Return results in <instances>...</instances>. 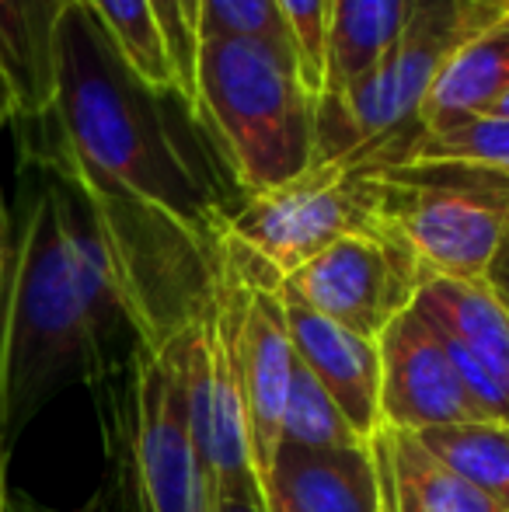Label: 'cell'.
<instances>
[{
    "mask_svg": "<svg viewBox=\"0 0 509 512\" xmlns=\"http://www.w3.org/2000/svg\"><path fill=\"white\" fill-rule=\"evenodd\" d=\"M56 150L102 189L157 209L213 244L241 203L196 108L136 74L88 4H74L56 39Z\"/></svg>",
    "mask_w": 509,
    "mask_h": 512,
    "instance_id": "obj_1",
    "label": "cell"
},
{
    "mask_svg": "<svg viewBox=\"0 0 509 512\" xmlns=\"http://www.w3.org/2000/svg\"><path fill=\"white\" fill-rule=\"evenodd\" d=\"M21 234L14 241L11 276L0 307V446L4 453L25 425L63 387L95 384L98 345L81 286L63 237L49 175L35 161Z\"/></svg>",
    "mask_w": 509,
    "mask_h": 512,
    "instance_id": "obj_2",
    "label": "cell"
},
{
    "mask_svg": "<svg viewBox=\"0 0 509 512\" xmlns=\"http://www.w3.org/2000/svg\"><path fill=\"white\" fill-rule=\"evenodd\" d=\"M241 199L279 189L318 164V95L293 53L265 39H196V98Z\"/></svg>",
    "mask_w": 509,
    "mask_h": 512,
    "instance_id": "obj_3",
    "label": "cell"
},
{
    "mask_svg": "<svg viewBox=\"0 0 509 512\" xmlns=\"http://www.w3.org/2000/svg\"><path fill=\"white\" fill-rule=\"evenodd\" d=\"M102 422L109 512H213L185 408L178 335L136 345L116 377L91 387Z\"/></svg>",
    "mask_w": 509,
    "mask_h": 512,
    "instance_id": "obj_4",
    "label": "cell"
},
{
    "mask_svg": "<svg viewBox=\"0 0 509 512\" xmlns=\"http://www.w3.org/2000/svg\"><path fill=\"white\" fill-rule=\"evenodd\" d=\"M499 18L489 0H415L391 53L346 95L318 98V164L377 171L412 161L426 140L422 105L443 63Z\"/></svg>",
    "mask_w": 509,
    "mask_h": 512,
    "instance_id": "obj_5",
    "label": "cell"
},
{
    "mask_svg": "<svg viewBox=\"0 0 509 512\" xmlns=\"http://www.w3.org/2000/svg\"><path fill=\"white\" fill-rule=\"evenodd\" d=\"M381 230L422 276L489 279L509 227V178L464 161H405L367 171Z\"/></svg>",
    "mask_w": 509,
    "mask_h": 512,
    "instance_id": "obj_6",
    "label": "cell"
},
{
    "mask_svg": "<svg viewBox=\"0 0 509 512\" xmlns=\"http://www.w3.org/2000/svg\"><path fill=\"white\" fill-rule=\"evenodd\" d=\"M381 230L367 171L339 161L314 164L307 175L258 192L234 206L224 237L262 262L283 283L346 234Z\"/></svg>",
    "mask_w": 509,
    "mask_h": 512,
    "instance_id": "obj_7",
    "label": "cell"
},
{
    "mask_svg": "<svg viewBox=\"0 0 509 512\" xmlns=\"http://www.w3.org/2000/svg\"><path fill=\"white\" fill-rule=\"evenodd\" d=\"M422 269L387 230L346 234L279 283V293L363 338L381 331L412 307Z\"/></svg>",
    "mask_w": 509,
    "mask_h": 512,
    "instance_id": "obj_8",
    "label": "cell"
},
{
    "mask_svg": "<svg viewBox=\"0 0 509 512\" xmlns=\"http://www.w3.org/2000/svg\"><path fill=\"white\" fill-rule=\"evenodd\" d=\"M412 307L436 328L482 422L509 425V300L489 279H422Z\"/></svg>",
    "mask_w": 509,
    "mask_h": 512,
    "instance_id": "obj_9",
    "label": "cell"
},
{
    "mask_svg": "<svg viewBox=\"0 0 509 512\" xmlns=\"http://www.w3.org/2000/svg\"><path fill=\"white\" fill-rule=\"evenodd\" d=\"M381 352V425L429 432L482 422L436 328L415 307L401 310L377 338Z\"/></svg>",
    "mask_w": 509,
    "mask_h": 512,
    "instance_id": "obj_10",
    "label": "cell"
},
{
    "mask_svg": "<svg viewBox=\"0 0 509 512\" xmlns=\"http://www.w3.org/2000/svg\"><path fill=\"white\" fill-rule=\"evenodd\" d=\"M238 276H241L238 370H241V394H245L248 446H252L255 474L262 481L265 471L272 467L279 443H283V408L293 377V342H290V331H286L279 286L258 283V279L245 276L241 269Z\"/></svg>",
    "mask_w": 509,
    "mask_h": 512,
    "instance_id": "obj_11",
    "label": "cell"
},
{
    "mask_svg": "<svg viewBox=\"0 0 509 512\" xmlns=\"http://www.w3.org/2000/svg\"><path fill=\"white\" fill-rule=\"evenodd\" d=\"M286 331L297 359L339 405L360 439H374L381 429V352L374 338H363L328 317L314 314L297 300L283 297Z\"/></svg>",
    "mask_w": 509,
    "mask_h": 512,
    "instance_id": "obj_12",
    "label": "cell"
},
{
    "mask_svg": "<svg viewBox=\"0 0 509 512\" xmlns=\"http://www.w3.org/2000/svg\"><path fill=\"white\" fill-rule=\"evenodd\" d=\"M258 485L269 512H384L381 471L370 443L335 450L279 443Z\"/></svg>",
    "mask_w": 509,
    "mask_h": 512,
    "instance_id": "obj_13",
    "label": "cell"
},
{
    "mask_svg": "<svg viewBox=\"0 0 509 512\" xmlns=\"http://www.w3.org/2000/svg\"><path fill=\"white\" fill-rule=\"evenodd\" d=\"M81 0H0V77L18 119H49L56 95V39Z\"/></svg>",
    "mask_w": 509,
    "mask_h": 512,
    "instance_id": "obj_14",
    "label": "cell"
},
{
    "mask_svg": "<svg viewBox=\"0 0 509 512\" xmlns=\"http://www.w3.org/2000/svg\"><path fill=\"white\" fill-rule=\"evenodd\" d=\"M370 446L381 471L384 512H503L489 495L436 460L415 432L381 425Z\"/></svg>",
    "mask_w": 509,
    "mask_h": 512,
    "instance_id": "obj_15",
    "label": "cell"
},
{
    "mask_svg": "<svg viewBox=\"0 0 509 512\" xmlns=\"http://www.w3.org/2000/svg\"><path fill=\"white\" fill-rule=\"evenodd\" d=\"M509 91V14L468 39L433 81L422 105L426 136L447 133L471 119H485Z\"/></svg>",
    "mask_w": 509,
    "mask_h": 512,
    "instance_id": "obj_16",
    "label": "cell"
},
{
    "mask_svg": "<svg viewBox=\"0 0 509 512\" xmlns=\"http://www.w3.org/2000/svg\"><path fill=\"white\" fill-rule=\"evenodd\" d=\"M415 0H328L321 98H339L401 39Z\"/></svg>",
    "mask_w": 509,
    "mask_h": 512,
    "instance_id": "obj_17",
    "label": "cell"
},
{
    "mask_svg": "<svg viewBox=\"0 0 509 512\" xmlns=\"http://www.w3.org/2000/svg\"><path fill=\"white\" fill-rule=\"evenodd\" d=\"M415 436L436 460H443L450 471H457L468 485L509 512V425L471 422L415 432Z\"/></svg>",
    "mask_w": 509,
    "mask_h": 512,
    "instance_id": "obj_18",
    "label": "cell"
},
{
    "mask_svg": "<svg viewBox=\"0 0 509 512\" xmlns=\"http://www.w3.org/2000/svg\"><path fill=\"white\" fill-rule=\"evenodd\" d=\"M84 4L102 21V28L116 42L123 60L150 88L178 91L175 63H171L168 42H164V32L157 25V14L150 7V0H84Z\"/></svg>",
    "mask_w": 509,
    "mask_h": 512,
    "instance_id": "obj_19",
    "label": "cell"
},
{
    "mask_svg": "<svg viewBox=\"0 0 509 512\" xmlns=\"http://www.w3.org/2000/svg\"><path fill=\"white\" fill-rule=\"evenodd\" d=\"M283 443L307 446V450H335V446L367 443V439L356 436L353 425L346 422L339 405L328 398L325 387L307 373V366L297 359V352H293L290 394H286L283 408Z\"/></svg>",
    "mask_w": 509,
    "mask_h": 512,
    "instance_id": "obj_20",
    "label": "cell"
},
{
    "mask_svg": "<svg viewBox=\"0 0 509 512\" xmlns=\"http://www.w3.org/2000/svg\"><path fill=\"white\" fill-rule=\"evenodd\" d=\"M412 161H464L482 164L509 178V122L499 119H471L447 133L426 136Z\"/></svg>",
    "mask_w": 509,
    "mask_h": 512,
    "instance_id": "obj_21",
    "label": "cell"
},
{
    "mask_svg": "<svg viewBox=\"0 0 509 512\" xmlns=\"http://www.w3.org/2000/svg\"><path fill=\"white\" fill-rule=\"evenodd\" d=\"M206 35H245V39H265L272 46L297 56L290 28L283 25L276 0H199L196 39Z\"/></svg>",
    "mask_w": 509,
    "mask_h": 512,
    "instance_id": "obj_22",
    "label": "cell"
},
{
    "mask_svg": "<svg viewBox=\"0 0 509 512\" xmlns=\"http://www.w3.org/2000/svg\"><path fill=\"white\" fill-rule=\"evenodd\" d=\"M283 25L290 28L293 49L304 84L321 98V81H325V14L328 0H276Z\"/></svg>",
    "mask_w": 509,
    "mask_h": 512,
    "instance_id": "obj_23",
    "label": "cell"
},
{
    "mask_svg": "<svg viewBox=\"0 0 509 512\" xmlns=\"http://www.w3.org/2000/svg\"><path fill=\"white\" fill-rule=\"evenodd\" d=\"M150 7H154L157 25L164 32V42H168L171 63H175L178 91L192 105V98H196V32L185 18L182 0H150Z\"/></svg>",
    "mask_w": 509,
    "mask_h": 512,
    "instance_id": "obj_24",
    "label": "cell"
},
{
    "mask_svg": "<svg viewBox=\"0 0 509 512\" xmlns=\"http://www.w3.org/2000/svg\"><path fill=\"white\" fill-rule=\"evenodd\" d=\"M213 512H265L262 485H258L255 474L220 488V492L213 495Z\"/></svg>",
    "mask_w": 509,
    "mask_h": 512,
    "instance_id": "obj_25",
    "label": "cell"
},
{
    "mask_svg": "<svg viewBox=\"0 0 509 512\" xmlns=\"http://www.w3.org/2000/svg\"><path fill=\"white\" fill-rule=\"evenodd\" d=\"M7 512H109V499H105V492H95L81 509H53L46 502L32 499L28 492H18V495H7Z\"/></svg>",
    "mask_w": 509,
    "mask_h": 512,
    "instance_id": "obj_26",
    "label": "cell"
},
{
    "mask_svg": "<svg viewBox=\"0 0 509 512\" xmlns=\"http://www.w3.org/2000/svg\"><path fill=\"white\" fill-rule=\"evenodd\" d=\"M11 258H14V244H11V223H7L4 192H0V307H4L7 276H11Z\"/></svg>",
    "mask_w": 509,
    "mask_h": 512,
    "instance_id": "obj_27",
    "label": "cell"
},
{
    "mask_svg": "<svg viewBox=\"0 0 509 512\" xmlns=\"http://www.w3.org/2000/svg\"><path fill=\"white\" fill-rule=\"evenodd\" d=\"M489 283L496 286V290L509 300V227H506L503 244H499L496 262H492V269H489Z\"/></svg>",
    "mask_w": 509,
    "mask_h": 512,
    "instance_id": "obj_28",
    "label": "cell"
},
{
    "mask_svg": "<svg viewBox=\"0 0 509 512\" xmlns=\"http://www.w3.org/2000/svg\"><path fill=\"white\" fill-rule=\"evenodd\" d=\"M11 119H18V105H14L11 91H7L4 77H0V133H4V126H7Z\"/></svg>",
    "mask_w": 509,
    "mask_h": 512,
    "instance_id": "obj_29",
    "label": "cell"
},
{
    "mask_svg": "<svg viewBox=\"0 0 509 512\" xmlns=\"http://www.w3.org/2000/svg\"><path fill=\"white\" fill-rule=\"evenodd\" d=\"M485 119H499V122H509V91L503 98H499L496 105L489 108V115H485Z\"/></svg>",
    "mask_w": 509,
    "mask_h": 512,
    "instance_id": "obj_30",
    "label": "cell"
},
{
    "mask_svg": "<svg viewBox=\"0 0 509 512\" xmlns=\"http://www.w3.org/2000/svg\"><path fill=\"white\" fill-rule=\"evenodd\" d=\"M4 464H7V453L0 446V512H7V485H4Z\"/></svg>",
    "mask_w": 509,
    "mask_h": 512,
    "instance_id": "obj_31",
    "label": "cell"
},
{
    "mask_svg": "<svg viewBox=\"0 0 509 512\" xmlns=\"http://www.w3.org/2000/svg\"><path fill=\"white\" fill-rule=\"evenodd\" d=\"M182 11H185V18H189L192 32H196V21H199V0H182Z\"/></svg>",
    "mask_w": 509,
    "mask_h": 512,
    "instance_id": "obj_32",
    "label": "cell"
},
{
    "mask_svg": "<svg viewBox=\"0 0 509 512\" xmlns=\"http://www.w3.org/2000/svg\"><path fill=\"white\" fill-rule=\"evenodd\" d=\"M492 7H496V11H503V7H509V0H489Z\"/></svg>",
    "mask_w": 509,
    "mask_h": 512,
    "instance_id": "obj_33",
    "label": "cell"
},
{
    "mask_svg": "<svg viewBox=\"0 0 509 512\" xmlns=\"http://www.w3.org/2000/svg\"><path fill=\"white\" fill-rule=\"evenodd\" d=\"M503 14H509V7H503Z\"/></svg>",
    "mask_w": 509,
    "mask_h": 512,
    "instance_id": "obj_34",
    "label": "cell"
},
{
    "mask_svg": "<svg viewBox=\"0 0 509 512\" xmlns=\"http://www.w3.org/2000/svg\"><path fill=\"white\" fill-rule=\"evenodd\" d=\"M265 512H269V509H265Z\"/></svg>",
    "mask_w": 509,
    "mask_h": 512,
    "instance_id": "obj_35",
    "label": "cell"
}]
</instances>
